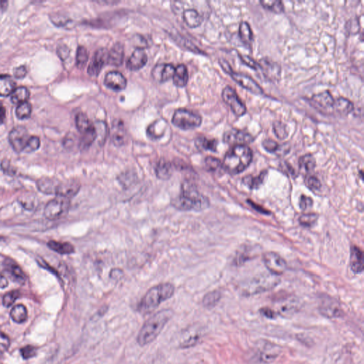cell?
<instances>
[{"label":"cell","instance_id":"680465c9","mask_svg":"<svg viewBox=\"0 0 364 364\" xmlns=\"http://www.w3.org/2000/svg\"><path fill=\"white\" fill-rule=\"evenodd\" d=\"M312 199L310 197H306V196L302 195L300 199V207L302 210L305 211L310 209L312 206Z\"/></svg>","mask_w":364,"mask_h":364},{"label":"cell","instance_id":"484cf974","mask_svg":"<svg viewBox=\"0 0 364 364\" xmlns=\"http://www.w3.org/2000/svg\"><path fill=\"white\" fill-rule=\"evenodd\" d=\"M353 108L354 106L350 100L346 98L339 97L334 101L333 111H335L341 116H347L353 111Z\"/></svg>","mask_w":364,"mask_h":364},{"label":"cell","instance_id":"1f68e13d","mask_svg":"<svg viewBox=\"0 0 364 364\" xmlns=\"http://www.w3.org/2000/svg\"><path fill=\"white\" fill-rule=\"evenodd\" d=\"M189 75L187 67L183 64L178 65L175 68V73L173 76L174 85L177 87H185L188 82Z\"/></svg>","mask_w":364,"mask_h":364},{"label":"cell","instance_id":"db71d44e","mask_svg":"<svg viewBox=\"0 0 364 364\" xmlns=\"http://www.w3.org/2000/svg\"><path fill=\"white\" fill-rule=\"evenodd\" d=\"M20 353H21L22 358H23L24 359L27 360L35 356L37 351H36V348H34V346H27L20 350Z\"/></svg>","mask_w":364,"mask_h":364},{"label":"cell","instance_id":"7bdbcfd3","mask_svg":"<svg viewBox=\"0 0 364 364\" xmlns=\"http://www.w3.org/2000/svg\"><path fill=\"white\" fill-rule=\"evenodd\" d=\"M272 128L275 135L279 140H285L289 135V132H288L286 125L282 123L281 121H279V120H276L273 123Z\"/></svg>","mask_w":364,"mask_h":364},{"label":"cell","instance_id":"d590c367","mask_svg":"<svg viewBox=\"0 0 364 364\" xmlns=\"http://www.w3.org/2000/svg\"><path fill=\"white\" fill-rule=\"evenodd\" d=\"M58 184L59 183L51 178H42L38 181L37 187L43 193L48 194V195L56 194Z\"/></svg>","mask_w":364,"mask_h":364},{"label":"cell","instance_id":"5b68a950","mask_svg":"<svg viewBox=\"0 0 364 364\" xmlns=\"http://www.w3.org/2000/svg\"><path fill=\"white\" fill-rule=\"evenodd\" d=\"M276 275H262L253 278L245 283L242 287V293L246 296L259 294L272 289L279 283V279Z\"/></svg>","mask_w":364,"mask_h":364},{"label":"cell","instance_id":"83f0119b","mask_svg":"<svg viewBox=\"0 0 364 364\" xmlns=\"http://www.w3.org/2000/svg\"><path fill=\"white\" fill-rule=\"evenodd\" d=\"M174 166L165 159H161L156 167V175L161 180H168L172 176Z\"/></svg>","mask_w":364,"mask_h":364},{"label":"cell","instance_id":"94428289","mask_svg":"<svg viewBox=\"0 0 364 364\" xmlns=\"http://www.w3.org/2000/svg\"><path fill=\"white\" fill-rule=\"evenodd\" d=\"M27 70L25 66H20L13 70L14 76L17 79H22L27 75Z\"/></svg>","mask_w":364,"mask_h":364},{"label":"cell","instance_id":"b9f144b4","mask_svg":"<svg viewBox=\"0 0 364 364\" xmlns=\"http://www.w3.org/2000/svg\"><path fill=\"white\" fill-rule=\"evenodd\" d=\"M89 54L86 48L79 46L76 54V66L81 69L85 66L88 61Z\"/></svg>","mask_w":364,"mask_h":364},{"label":"cell","instance_id":"ba28073f","mask_svg":"<svg viewBox=\"0 0 364 364\" xmlns=\"http://www.w3.org/2000/svg\"><path fill=\"white\" fill-rule=\"evenodd\" d=\"M30 137L25 127L17 126L14 128L9 134V142L14 150L20 153L25 151Z\"/></svg>","mask_w":364,"mask_h":364},{"label":"cell","instance_id":"f546056e","mask_svg":"<svg viewBox=\"0 0 364 364\" xmlns=\"http://www.w3.org/2000/svg\"><path fill=\"white\" fill-rule=\"evenodd\" d=\"M16 84L13 78L8 75H0V96L5 97L11 95L15 89Z\"/></svg>","mask_w":364,"mask_h":364},{"label":"cell","instance_id":"6f0895ef","mask_svg":"<svg viewBox=\"0 0 364 364\" xmlns=\"http://www.w3.org/2000/svg\"><path fill=\"white\" fill-rule=\"evenodd\" d=\"M10 339L6 334L0 331V353L6 351L10 347Z\"/></svg>","mask_w":364,"mask_h":364},{"label":"cell","instance_id":"8992f818","mask_svg":"<svg viewBox=\"0 0 364 364\" xmlns=\"http://www.w3.org/2000/svg\"><path fill=\"white\" fill-rule=\"evenodd\" d=\"M202 122V117L199 114L184 108L176 111L172 118L173 124L182 130L197 128L200 126Z\"/></svg>","mask_w":364,"mask_h":364},{"label":"cell","instance_id":"836d02e7","mask_svg":"<svg viewBox=\"0 0 364 364\" xmlns=\"http://www.w3.org/2000/svg\"><path fill=\"white\" fill-rule=\"evenodd\" d=\"M201 334L198 330H189L184 335L180 341V347L183 348H190L195 346L199 342Z\"/></svg>","mask_w":364,"mask_h":364},{"label":"cell","instance_id":"e7e4bbea","mask_svg":"<svg viewBox=\"0 0 364 364\" xmlns=\"http://www.w3.org/2000/svg\"><path fill=\"white\" fill-rule=\"evenodd\" d=\"M2 168L4 170L5 173H10V174H13L15 171L10 168V164L8 161H3L2 163Z\"/></svg>","mask_w":364,"mask_h":364},{"label":"cell","instance_id":"4dcf8cb0","mask_svg":"<svg viewBox=\"0 0 364 364\" xmlns=\"http://www.w3.org/2000/svg\"><path fill=\"white\" fill-rule=\"evenodd\" d=\"M126 133L124 125L122 122L117 121L116 124L113 125L112 141L116 146H121L126 141Z\"/></svg>","mask_w":364,"mask_h":364},{"label":"cell","instance_id":"4fadbf2b","mask_svg":"<svg viewBox=\"0 0 364 364\" xmlns=\"http://www.w3.org/2000/svg\"><path fill=\"white\" fill-rule=\"evenodd\" d=\"M228 74L231 75V78L238 85L252 93V94H257V95L263 94L264 91L262 90V87L260 86V85L248 75L236 73L232 69L228 72Z\"/></svg>","mask_w":364,"mask_h":364},{"label":"cell","instance_id":"603a6c76","mask_svg":"<svg viewBox=\"0 0 364 364\" xmlns=\"http://www.w3.org/2000/svg\"><path fill=\"white\" fill-rule=\"evenodd\" d=\"M3 265V269L8 273L12 281L19 284H24L25 283V274L18 265L12 262H5Z\"/></svg>","mask_w":364,"mask_h":364},{"label":"cell","instance_id":"30bf717a","mask_svg":"<svg viewBox=\"0 0 364 364\" xmlns=\"http://www.w3.org/2000/svg\"><path fill=\"white\" fill-rule=\"evenodd\" d=\"M259 360L261 363L270 364L276 361L281 353V346L269 341H261L258 346Z\"/></svg>","mask_w":364,"mask_h":364},{"label":"cell","instance_id":"ffe728a7","mask_svg":"<svg viewBox=\"0 0 364 364\" xmlns=\"http://www.w3.org/2000/svg\"><path fill=\"white\" fill-rule=\"evenodd\" d=\"M80 184L76 180H68L58 184L56 195L60 197L70 199L78 193Z\"/></svg>","mask_w":364,"mask_h":364},{"label":"cell","instance_id":"ab89813d","mask_svg":"<svg viewBox=\"0 0 364 364\" xmlns=\"http://www.w3.org/2000/svg\"><path fill=\"white\" fill-rule=\"evenodd\" d=\"M32 106L28 101L18 104L16 108V116L20 120L26 119L30 117L32 113Z\"/></svg>","mask_w":364,"mask_h":364},{"label":"cell","instance_id":"6125c7cd","mask_svg":"<svg viewBox=\"0 0 364 364\" xmlns=\"http://www.w3.org/2000/svg\"><path fill=\"white\" fill-rule=\"evenodd\" d=\"M8 286V278L5 276L3 267H0V288H5Z\"/></svg>","mask_w":364,"mask_h":364},{"label":"cell","instance_id":"8fae6325","mask_svg":"<svg viewBox=\"0 0 364 364\" xmlns=\"http://www.w3.org/2000/svg\"><path fill=\"white\" fill-rule=\"evenodd\" d=\"M309 101L311 106L317 110L319 112L329 113L332 112L334 109L335 99L329 91L326 90L312 96Z\"/></svg>","mask_w":364,"mask_h":364},{"label":"cell","instance_id":"2e32d148","mask_svg":"<svg viewBox=\"0 0 364 364\" xmlns=\"http://www.w3.org/2000/svg\"><path fill=\"white\" fill-rule=\"evenodd\" d=\"M108 51L104 48L98 49L89 65L87 73L91 76H97L102 70L103 67L108 62Z\"/></svg>","mask_w":364,"mask_h":364},{"label":"cell","instance_id":"3957f363","mask_svg":"<svg viewBox=\"0 0 364 364\" xmlns=\"http://www.w3.org/2000/svg\"><path fill=\"white\" fill-rule=\"evenodd\" d=\"M252 151L247 145H235L226 153L223 169L231 174H238L246 169L252 162Z\"/></svg>","mask_w":364,"mask_h":364},{"label":"cell","instance_id":"d6a6232c","mask_svg":"<svg viewBox=\"0 0 364 364\" xmlns=\"http://www.w3.org/2000/svg\"><path fill=\"white\" fill-rule=\"evenodd\" d=\"M47 245L51 250L61 254V255H70V254L73 253L75 252L74 247L69 243H63V242L51 240L48 243Z\"/></svg>","mask_w":364,"mask_h":364},{"label":"cell","instance_id":"7a4b0ae2","mask_svg":"<svg viewBox=\"0 0 364 364\" xmlns=\"http://www.w3.org/2000/svg\"><path fill=\"white\" fill-rule=\"evenodd\" d=\"M171 204L179 210L202 211L209 207V201L192 184L186 181L182 185L181 195L173 199Z\"/></svg>","mask_w":364,"mask_h":364},{"label":"cell","instance_id":"8d00e7d4","mask_svg":"<svg viewBox=\"0 0 364 364\" xmlns=\"http://www.w3.org/2000/svg\"><path fill=\"white\" fill-rule=\"evenodd\" d=\"M10 317L14 322L22 324L27 320V310L23 305H17L12 309Z\"/></svg>","mask_w":364,"mask_h":364},{"label":"cell","instance_id":"5bb4252c","mask_svg":"<svg viewBox=\"0 0 364 364\" xmlns=\"http://www.w3.org/2000/svg\"><path fill=\"white\" fill-rule=\"evenodd\" d=\"M259 68L262 70L264 76L270 81H278L281 77V66L274 62L270 58L266 57L261 59L258 63Z\"/></svg>","mask_w":364,"mask_h":364},{"label":"cell","instance_id":"be15d7a7","mask_svg":"<svg viewBox=\"0 0 364 364\" xmlns=\"http://www.w3.org/2000/svg\"><path fill=\"white\" fill-rule=\"evenodd\" d=\"M261 313L267 318L273 319L276 317V313L270 308H262L260 310Z\"/></svg>","mask_w":364,"mask_h":364},{"label":"cell","instance_id":"816d5d0a","mask_svg":"<svg viewBox=\"0 0 364 364\" xmlns=\"http://www.w3.org/2000/svg\"><path fill=\"white\" fill-rule=\"evenodd\" d=\"M50 19H51V22L57 27H65L70 22L69 19L59 15V14H53V15H50Z\"/></svg>","mask_w":364,"mask_h":364},{"label":"cell","instance_id":"bcb514c9","mask_svg":"<svg viewBox=\"0 0 364 364\" xmlns=\"http://www.w3.org/2000/svg\"><path fill=\"white\" fill-rule=\"evenodd\" d=\"M266 175H267V172H266V171H263V172L261 173V174L259 175L258 176H257V177L248 176V177L245 178L244 181L247 184V185H248L249 186H250V188H258V187L262 185L264 180H265Z\"/></svg>","mask_w":364,"mask_h":364},{"label":"cell","instance_id":"d4e9b609","mask_svg":"<svg viewBox=\"0 0 364 364\" xmlns=\"http://www.w3.org/2000/svg\"><path fill=\"white\" fill-rule=\"evenodd\" d=\"M166 128H167V124H166L165 120L163 119L156 120L147 128V136L151 140H158L164 135Z\"/></svg>","mask_w":364,"mask_h":364},{"label":"cell","instance_id":"277c9868","mask_svg":"<svg viewBox=\"0 0 364 364\" xmlns=\"http://www.w3.org/2000/svg\"><path fill=\"white\" fill-rule=\"evenodd\" d=\"M175 288L171 283H161L149 289L137 306L140 313L148 314L155 310L161 303L171 298Z\"/></svg>","mask_w":364,"mask_h":364},{"label":"cell","instance_id":"7c38bea8","mask_svg":"<svg viewBox=\"0 0 364 364\" xmlns=\"http://www.w3.org/2000/svg\"><path fill=\"white\" fill-rule=\"evenodd\" d=\"M224 140L228 145H246L254 140V137L243 130L232 128L224 133Z\"/></svg>","mask_w":364,"mask_h":364},{"label":"cell","instance_id":"74e56055","mask_svg":"<svg viewBox=\"0 0 364 364\" xmlns=\"http://www.w3.org/2000/svg\"><path fill=\"white\" fill-rule=\"evenodd\" d=\"M239 36L242 42L250 45L253 41V33L251 27L247 22H242L239 26Z\"/></svg>","mask_w":364,"mask_h":364},{"label":"cell","instance_id":"7dc6e473","mask_svg":"<svg viewBox=\"0 0 364 364\" xmlns=\"http://www.w3.org/2000/svg\"><path fill=\"white\" fill-rule=\"evenodd\" d=\"M205 164L207 169H209V171H213V172L219 171L220 169L223 168L221 161L215 157H208L206 158Z\"/></svg>","mask_w":364,"mask_h":364},{"label":"cell","instance_id":"cb8c5ba5","mask_svg":"<svg viewBox=\"0 0 364 364\" xmlns=\"http://www.w3.org/2000/svg\"><path fill=\"white\" fill-rule=\"evenodd\" d=\"M124 58V47L120 43H116L108 51V63L113 66H120Z\"/></svg>","mask_w":364,"mask_h":364},{"label":"cell","instance_id":"681fc988","mask_svg":"<svg viewBox=\"0 0 364 364\" xmlns=\"http://www.w3.org/2000/svg\"><path fill=\"white\" fill-rule=\"evenodd\" d=\"M20 297V293L17 290L9 292L4 295L3 298V304L5 307H10L13 305L14 302L16 301L17 298Z\"/></svg>","mask_w":364,"mask_h":364},{"label":"cell","instance_id":"11a10c76","mask_svg":"<svg viewBox=\"0 0 364 364\" xmlns=\"http://www.w3.org/2000/svg\"><path fill=\"white\" fill-rule=\"evenodd\" d=\"M240 59H241L242 62L245 63L246 66L250 67L252 69L258 70L259 65L258 63H257L253 58L250 57V56H247V55H239Z\"/></svg>","mask_w":364,"mask_h":364},{"label":"cell","instance_id":"6da1fadb","mask_svg":"<svg viewBox=\"0 0 364 364\" xmlns=\"http://www.w3.org/2000/svg\"><path fill=\"white\" fill-rule=\"evenodd\" d=\"M173 314L171 310H161L146 321L137 336L138 344L144 346L153 342L173 317Z\"/></svg>","mask_w":364,"mask_h":364},{"label":"cell","instance_id":"e0dca14e","mask_svg":"<svg viewBox=\"0 0 364 364\" xmlns=\"http://www.w3.org/2000/svg\"><path fill=\"white\" fill-rule=\"evenodd\" d=\"M319 312L321 315L328 319L340 318L344 315V312L339 304L331 299L322 302L319 307Z\"/></svg>","mask_w":364,"mask_h":364},{"label":"cell","instance_id":"f6af8a7d","mask_svg":"<svg viewBox=\"0 0 364 364\" xmlns=\"http://www.w3.org/2000/svg\"><path fill=\"white\" fill-rule=\"evenodd\" d=\"M197 145L201 148L205 150H210L212 152H216L217 148V141L215 140H209L206 137H199L197 140Z\"/></svg>","mask_w":364,"mask_h":364},{"label":"cell","instance_id":"52a82bcc","mask_svg":"<svg viewBox=\"0 0 364 364\" xmlns=\"http://www.w3.org/2000/svg\"><path fill=\"white\" fill-rule=\"evenodd\" d=\"M70 207V199L57 196L46 204L44 214L50 220H56L62 217L68 212Z\"/></svg>","mask_w":364,"mask_h":364},{"label":"cell","instance_id":"ac0fdd59","mask_svg":"<svg viewBox=\"0 0 364 364\" xmlns=\"http://www.w3.org/2000/svg\"><path fill=\"white\" fill-rule=\"evenodd\" d=\"M104 84L108 88L115 91L124 90L127 80L124 75L118 71L108 72L104 79Z\"/></svg>","mask_w":364,"mask_h":364},{"label":"cell","instance_id":"ee69618b","mask_svg":"<svg viewBox=\"0 0 364 364\" xmlns=\"http://www.w3.org/2000/svg\"><path fill=\"white\" fill-rule=\"evenodd\" d=\"M260 4L272 13L280 14L284 12V5L281 1H261Z\"/></svg>","mask_w":364,"mask_h":364},{"label":"cell","instance_id":"e575fe53","mask_svg":"<svg viewBox=\"0 0 364 364\" xmlns=\"http://www.w3.org/2000/svg\"><path fill=\"white\" fill-rule=\"evenodd\" d=\"M316 160L312 154H305L299 159V167L303 172L308 174L315 169Z\"/></svg>","mask_w":364,"mask_h":364},{"label":"cell","instance_id":"9f6ffc18","mask_svg":"<svg viewBox=\"0 0 364 364\" xmlns=\"http://www.w3.org/2000/svg\"><path fill=\"white\" fill-rule=\"evenodd\" d=\"M307 186L312 190H318L322 185L318 178L315 176H308L306 178Z\"/></svg>","mask_w":364,"mask_h":364},{"label":"cell","instance_id":"c3c4849f","mask_svg":"<svg viewBox=\"0 0 364 364\" xmlns=\"http://www.w3.org/2000/svg\"><path fill=\"white\" fill-rule=\"evenodd\" d=\"M318 216L315 214H303L300 216V223L302 226L311 227L317 223Z\"/></svg>","mask_w":364,"mask_h":364},{"label":"cell","instance_id":"f5cc1de1","mask_svg":"<svg viewBox=\"0 0 364 364\" xmlns=\"http://www.w3.org/2000/svg\"><path fill=\"white\" fill-rule=\"evenodd\" d=\"M262 146H263L266 151L270 152V153L278 152L280 149V145L272 139H266L262 142Z\"/></svg>","mask_w":364,"mask_h":364},{"label":"cell","instance_id":"7402d4cb","mask_svg":"<svg viewBox=\"0 0 364 364\" xmlns=\"http://www.w3.org/2000/svg\"><path fill=\"white\" fill-rule=\"evenodd\" d=\"M75 123L82 136L90 135H97L95 125L90 121L88 117L83 113H79L75 118Z\"/></svg>","mask_w":364,"mask_h":364},{"label":"cell","instance_id":"d6986e66","mask_svg":"<svg viewBox=\"0 0 364 364\" xmlns=\"http://www.w3.org/2000/svg\"><path fill=\"white\" fill-rule=\"evenodd\" d=\"M175 73V68L172 64L160 63L154 66L152 71V75L156 81L164 83L170 78H173Z\"/></svg>","mask_w":364,"mask_h":364},{"label":"cell","instance_id":"f1b7e54d","mask_svg":"<svg viewBox=\"0 0 364 364\" xmlns=\"http://www.w3.org/2000/svg\"><path fill=\"white\" fill-rule=\"evenodd\" d=\"M351 266L353 272L360 273L363 270V252L358 247H353L351 249Z\"/></svg>","mask_w":364,"mask_h":364},{"label":"cell","instance_id":"4316f807","mask_svg":"<svg viewBox=\"0 0 364 364\" xmlns=\"http://www.w3.org/2000/svg\"><path fill=\"white\" fill-rule=\"evenodd\" d=\"M183 20L186 25L191 28L199 27L203 21L202 15L194 9H187L184 11Z\"/></svg>","mask_w":364,"mask_h":364},{"label":"cell","instance_id":"003e7915","mask_svg":"<svg viewBox=\"0 0 364 364\" xmlns=\"http://www.w3.org/2000/svg\"><path fill=\"white\" fill-rule=\"evenodd\" d=\"M8 1H0V8L2 9V10H3V11H5V10H7V8H8Z\"/></svg>","mask_w":364,"mask_h":364},{"label":"cell","instance_id":"03108f58","mask_svg":"<svg viewBox=\"0 0 364 364\" xmlns=\"http://www.w3.org/2000/svg\"><path fill=\"white\" fill-rule=\"evenodd\" d=\"M5 117H6V110L3 104L0 102V125L4 123Z\"/></svg>","mask_w":364,"mask_h":364},{"label":"cell","instance_id":"9a60e30c","mask_svg":"<svg viewBox=\"0 0 364 364\" xmlns=\"http://www.w3.org/2000/svg\"><path fill=\"white\" fill-rule=\"evenodd\" d=\"M264 262L267 268L276 276H279L286 270L287 263L286 261L278 254L274 252L266 253L263 257Z\"/></svg>","mask_w":364,"mask_h":364},{"label":"cell","instance_id":"60d3db41","mask_svg":"<svg viewBox=\"0 0 364 364\" xmlns=\"http://www.w3.org/2000/svg\"><path fill=\"white\" fill-rule=\"evenodd\" d=\"M221 295L219 291H212L207 293L203 299L204 306L207 308H213L217 305Z\"/></svg>","mask_w":364,"mask_h":364},{"label":"cell","instance_id":"f35d334b","mask_svg":"<svg viewBox=\"0 0 364 364\" xmlns=\"http://www.w3.org/2000/svg\"><path fill=\"white\" fill-rule=\"evenodd\" d=\"M29 97V92L27 87H19L15 89L11 94V101L15 104L26 102Z\"/></svg>","mask_w":364,"mask_h":364},{"label":"cell","instance_id":"9c48e42d","mask_svg":"<svg viewBox=\"0 0 364 364\" xmlns=\"http://www.w3.org/2000/svg\"><path fill=\"white\" fill-rule=\"evenodd\" d=\"M222 99L236 116H243L246 113V106L242 102L236 91L233 87H225L222 91Z\"/></svg>","mask_w":364,"mask_h":364},{"label":"cell","instance_id":"44dd1931","mask_svg":"<svg viewBox=\"0 0 364 364\" xmlns=\"http://www.w3.org/2000/svg\"><path fill=\"white\" fill-rule=\"evenodd\" d=\"M147 55L141 48L135 49L127 61L126 66L130 70H137L143 68L147 62Z\"/></svg>","mask_w":364,"mask_h":364},{"label":"cell","instance_id":"91938a15","mask_svg":"<svg viewBox=\"0 0 364 364\" xmlns=\"http://www.w3.org/2000/svg\"><path fill=\"white\" fill-rule=\"evenodd\" d=\"M57 54L62 61H65L69 56L70 50L66 45H59L57 47Z\"/></svg>","mask_w":364,"mask_h":364},{"label":"cell","instance_id":"f907efd6","mask_svg":"<svg viewBox=\"0 0 364 364\" xmlns=\"http://www.w3.org/2000/svg\"><path fill=\"white\" fill-rule=\"evenodd\" d=\"M40 145V139H39V137L37 136H31L30 139H29L28 145H27L24 152H26V153L33 152L39 148Z\"/></svg>","mask_w":364,"mask_h":364}]
</instances>
